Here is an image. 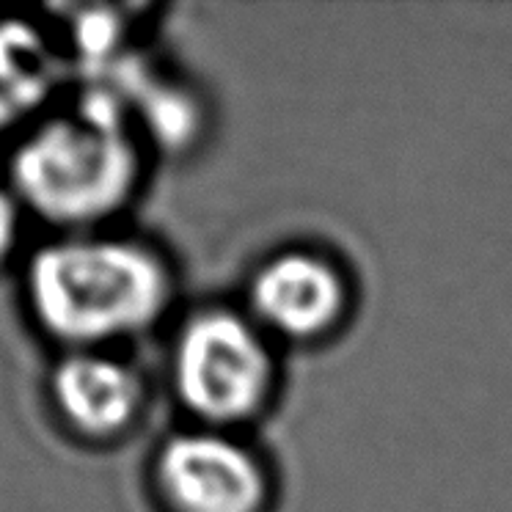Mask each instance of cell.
Segmentation results:
<instances>
[{"label":"cell","mask_w":512,"mask_h":512,"mask_svg":"<svg viewBox=\"0 0 512 512\" xmlns=\"http://www.w3.org/2000/svg\"><path fill=\"white\" fill-rule=\"evenodd\" d=\"M141 155L116 89H91L39 124L12 157L17 196L53 223L102 221L133 196Z\"/></svg>","instance_id":"obj_1"},{"label":"cell","mask_w":512,"mask_h":512,"mask_svg":"<svg viewBox=\"0 0 512 512\" xmlns=\"http://www.w3.org/2000/svg\"><path fill=\"white\" fill-rule=\"evenodd\" d=\"M28 298L50 336L100 345L155 325L171 298V279L146 245L83 237L36 251L28 265Z\"/></svg>","instance_id":"obj_2"},{"label":"cell","mask_w":512,"mask_h":512,"mask_svg":"<svg viewBox=\"0 0 512 512\" xmlns=\"http://www.w3.org/2000/svg\"><path fill=\"white\" fill-rule=\"evenodd\" d=\"M174 386L179 402L212 430L254 419L276 389L270 336L251 314L199 312L177 336Z\"/></svg>","instance_id":"obj_3"},{"label":"cell","mask_w":512,"mask_h":512,"mask_svg":"<svg viewBox=\"0 0 512 512\" xmlns=\"http://www.w3.org/2000/svg\"><path fill=\"white\" fill-rule=\"evenodd\" d=\"M160 496L171 512H265V463L223 430L174 435L155 463Z\"/></svg>","instance_id":"obj_4"},{"label":"cell","mask_w":512,"mask_h":512,"mask_svg":"<svg viewBox=\"0 0 512 512\" xmlns=\"http://www.w3.org/2000/svg\"><path fill=\"white\" fill-rule=\"evenodd\" d=\"M350 290L331 259L312 251H284L251 281V317L268 336L312 342L342 323Z\"/></svg>","instance_id":"obj_5"},{"label":"cell","mask_w":512,"mask_h":512,"mask_svg":"<svg viewBox=\"0 0 512 512\" xmlns=\"http://www.w3.org/2000/svg\"><path fill=\"white\" fill-rule=\"evenodd\" d=\"M53 400L80 433L108 438L133 424L144 389L141 378L122 361L78 350L53 372Z\"/></svg>","instance_id":"obj_6"},{"label":"cell","mask_w":512,"mask_h":512,"mask_svg":"<svg viewBox=\"0 0 512 512\" xmlns=\"http://www.w3.org/2000/svg\"><path fill=\"white\" fill-rule=\"evenodd\" d=\"M61 64L47 36L28 20H0V127L36 113L56 91Z\"/></svg>","instance_id":"obj_7"},{"label":"cell","mask_w":512,"mask_h":512,"mask_svg":"<svg viewBox=\"0 0 512 512\" xmlns=\"http://www.w3.org/2000/svg\"><path fill=\"white\" fill-rule=\"evenodd\" d=\"M113 31H116V25H113L111 17H91V20H83L80 25V47L89 53L91 58H100L108 53V42H111Z\"/></svg>","instance_id":"obj_8"},{"label":"cell","mask_w":512,"mask_h":512,"mask_svg":"<svg viewBox=\"0 0 512 512\" xmlns=\"http://www.w3.org/2000/svg\"><path fill=\"white\" fill-rule=\"evenodd\" d=\"M17 229H20L17 201L9 190L0 188V262L12 254L14 243H17Z\"/></svg>","instance_id":"obj_9"}]
</instances>
